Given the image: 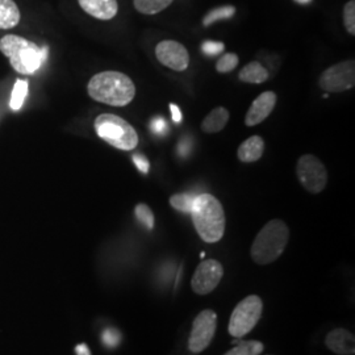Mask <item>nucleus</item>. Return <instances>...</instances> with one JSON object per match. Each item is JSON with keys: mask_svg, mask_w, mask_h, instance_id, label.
Here are the masks:
<instances>
[{"mask_svg": "<svg viewBox=\"0 0 355 355\" xmlns=\"http://www.w3.org/2000/svg\"><path fill=\"white\" fill-rule=\"evenodd\" d=\"M87 92L95 102L111 107H125L135 99L136 86L125 74L108 70L98 73L89 79Z\"/></svg>", "mask_w": 355, "mask_h": 355, "instance_id": "1", "label": "nucleus"}, {"mask_svg": "<svg viewBox=\"0 0 355 355\" xmlns=\"http://www.w3.org/2000/svg\"><path fill=\"white\" fill-rule=\"evenodd\" d=\"M0 51L8 58L13 70L21 76H33L45 62L48 49L17 35L0 38Z\"/></svg>", "mask_w": 355, "mask_h": 355, "instance_id": "2", "label": "nucleus"}, {"mask_svg": "<svg viewBox=\"0 0 355 355\" xmlns=\"http://www.w3.org/2000/svg\"><path fill=\"white\" fill-rule=\"evenodd\" d=\"M191 216L195 229L204 242L215 243L224 237L227 223L225 212L214 195H196Z\"/></svg>", "mask_w": 355, "mask_h": 355, "instance_id": "3", "label": "nucleus"}, {"mask_svg": "<svg viewBox=\"0 0 355 355\" xmlns=\"http://www.w3.org/2000/svg\"><path fill=\"white\" fill-rule=\"evenodd\" d=\"M290 229L284 221L274 218L268 221L255 236L252 245V259L257 265L266 266L275 262L287 248Z\"/></svg>", "mask_w": 355, "mask_h": 355, "instance_id": "4", "label": "nucleus"}, {"mask_svg": "<svg viewBox=\"0 0 355 355\" xmlns=\"http://www.w3.org/2000/svg\"><path fill=\"white\" fill-rule=\"evenodd\" d=\"M94 129L103 141L119 150L130 152L139 145L136 129L117 114H99L94 121Z\"/></svg>", "mask_w": 355, "mask_h": 355, "instance_id": "5", "label": "nucleus"}, {"mask_svg": "<svg viewBox=\"0 0 355 355\" xmlns=\"http://www.w3.org/2000/svg\"><path fill=\"white\" fill-rule=\"evenodd\" d=\"M263 303L262 299L257 295H250L241 300L229 320V333L233 337L241 338L250 333L258 324L259 318L262 316Z\"/></svg>", "mask_w": 355, "mask_h": 355, "instance_id": "6", "label": "nucleus"}, {"mask_svg": "<svg viewBox=\"0 0 355 355\" xmlns=\"http://www.w3.org/2000/svg\"><path fill=\"white\" fill-rule=\"evenodd\" d=\"M296 174L302 186L309 193H320L328 184L327 167L313 154H304L299 158Z\"/></svg>", "mask_w": 355, "mask_h": 355, "instance_id": "7", "label": "nucleus"}, {"mask_svg": "<svg viewBox=\"0 0 355 355\" xmlns=\"http://www.w3.org/2000/svg\"><path fill=\"white\" fill-rule=\"evenodd\" d=\"M318 86L327 92H343L355 86V62L346 60L340 64H333L318 78Z\"/></svg>", "mask_w": 355, "mask_h": 355, "instance_id": "8", "label": "nucleus"}, {"mask_svg": "<svg viewBox=\"0 0 355 355\" xmlns=\"http://www.w3.org/2000/svg\"><path fill=\"white\" fill-rule=\"evenodd\" d=\"M216 327L217 313L215 311L205 309L196 316L189 338V349L192 353L199 354L211 345L215 337Z\"/></svg>", "mask_w": 355, "mask_h": 355, "instance_id": "9", "label": "nucleus"}, {"mask_svg": "<svg viewBox=\"0 0 355 355\" xmlns=\"http://www.w3.org/2000/svg\"><path fill=\"white\" fill-rule=\"evenodd\" d=\"M224 277V267L216 259H205L196 267L191 287L198 295H208L216 290Z\"/></svg>", "mask_w": 355, "mask_h": 355, "instance_id": "10", "label": "nucleus"}, {"mask_svg": "<svg viewBox=\"0 0 355 355\" xmlns=\"http://www.w3.org/2000/svg\"><path fill=\"white\" fill-rule=\"evenodd\" d=\"M155 57L159 64L174 71H184L190 64L189 51L173 40L161 41L155 48Z\"/></svg>", "mask_w": 355, "mask_h": 355, "instance_id": "11", "label": "nucleus"}, {"mask_svg": "<svg viewBox=\"0 0 355 355\" xmlns=\"http://www.w3.org/2000/svg\"><path fill=\"white\" fill-rule=\"evenodd\" d=\"M277 99L278 98L274 91L262 92L250 105L248 114L245 116V124L248 127H255V125L263 123L274 111V108L277 105Z\"/></svg>", "mask_w": 355, "mask_h": 355, "instance_id": "12", "label": "nucleus"}, {"mask_svg": "<svg viewBox=\"0 0 355 355\" xmlns=\"http://www.w3.org/2000/svg\"><path fill=\"white\" fill-rule=\"evenodd\" d=\"M325 345L334 354L354 355L355 353L354 334L343 328L329 331L325 338Z\"/></svg>", "mask_w": 355, "mask_h": 355, "instance_id": "13", "label": "nucleus"}, {"mask_svg": "<svg viewBox=\"0 0 355 355\" xmlns=\"http://www.w3.org/2000/svg\"><path fill=\"white\" fill-rule=\"evenodd\" d=\"M85 12L98 20H112L119 12L117 0H78Z\"/></svg>", "mask_w": 355, "mask_h": 355, "instance_id": "14", "label": "nucleus"}, {"mask_svg": "<svg viewBox=\"0 0 355 355\" xmlns=\"http://www.w3.org/2000/svg\"><path fill=\"white\" fill-rule=\"evenodd\" d=\"M265 153V141L259 136H252L250 139L243 141L239 150L237 157L242 164H253L262 158Z\"/></svg>", "mask_w": 355, "mask_h": 355, "instance_id": "15", "label": "nucleus"}, {"mask_svg": "<svg viewBox=\"0 0 355 355\" xmlns=\"http://www.w3.org/2000/svg\"><path fill=\"white\" fill-rule=\"evenodd\" d=\"M229 111L224 107H216L209 114L204 117L202 121V130L204 133L212 135V133H218L221 132L224 128L227 127L228 124Z\"/></svg>", "mask_w": 355, "mask_h": 355, "instance_id": "16", "label": "nucleus"}, {"mask_svg": "<svg viewBox=\"0 0 355 355\" xmlns=\"http://www.w3.org/2000/svg\"><path fill=\"white\" fill-rule=\"evenodd\" d=\"M20 19L21 13L15 0H0V29H12Z\"/></svg>", "mask_w": 355, "mask_h": 355, "instance_id": "17", "label": "nucleus"}, {"mask_svg": "<svg viewBox=\"0 0 355 355\" xmlns=\"http://www.w3.org/2000/svg\"><path fill=\"white\" fill-rule=\"evenodd\" d=\"M239 79L245 83L259 85L268 79V71L263 64H259L258 61H252L241 69L239 73Z\"/></svg>", "mask_w": 355, "mask_h": 355, "instance_id": "18", "label": "nucleus"}, {"mask_svg": "<svg viewBox=\"0 0 355 355\" xmlns=\"http://www.w3.org/2000/svg\"><path fill=\"white\" fill-rule=\"evenodd\" d=\"M173 0H133L135 8L144 15H155L166 10Z\"/></svg>", "mask_w": 355, "mask_h": 355, "instance_id": "19", "label": "nucleus"}, {"mask_svg": "<svg viewBox=\"0 0 355 355\" xmlns=\"http://www.w3.org/2000/svg\"><path fill=\"white\" fill-rule=\"evenodd\" d=\"M28 91H29V83L23 79H17L13 86L11 101H10V107L12 111H19L23 108L28 96Z\"/></svg>", "mask_w": 355, "mask_h": 355, "instance_id": "20", "label": "nucleus"}, {"mask_svg": "<svg viewBox=\"0 0 355 355\" xmlns=\"http://www.w3.org/2000/svg\"><path fill=\"white\" fill-rule=\"evenodd\" d=\"M195 198H196V195H192V193H175L170 198L168 202L174 209L191 215L192 207L195 203Z\"/></svg>", "mask_w": 355, "mask_h": 355, "instance_id": "21", "label": "nucleus"}, {"mask_svg": "<svg viewBox=\"0 0 355 355\" xmlns=\"http://www.w3.org/2000/svg\"><path fill=\"white\" fill-rule=\"evenodd\" d=\"M265 345L259 341H245L240 343L236 347L229 350L224 355H259L263 353Z\"/></svg>", "mask_w": 355, "mask_h": 355, "instance_id": "22", "label": "nucleus"}, {"mask_svg": "<svg viewBox=\"0 0 355 355\" xmlns=\"http://www.w3.org/2000/svg\"><path fill=\"white\" fill-rule=\"evenodd\" d=\"M234 13H236V8L233 6H224V7L215 8L211 12H208V15L204 17V26H209L216 21H218V20H223V19H229Z\"/></svg>", "mask_w": 355, "mask_h": 355, "instance_id": "23", "label": "nucleus"}, {"mask_svg": "<svg viewBox=\"0 0 355 355\" xmlns=\"http://www.w3.org/2000/svg\"><path fill=\"white\" fill-rule=\"evenodd\" d=\"M239 55L234 53H225L224 55H221L217 62H216V70L220 74H227L233 71L237 66H239Z\"/></svg>", "mask_w": 355, "mask_h": 355, "instance_id": "24", "label": "nucleus"}, {"mask_svg": "<svg viewBox=\"0 0 355 355\" xmlns=\"http://www.w3.org/2000/svg\"><path fill=\"white\" fill-rule=\"evenodd\" d=\"M135 214H136L137 220L145 228L148 230H152L154 228V215H153V211L149 208V205L144 203L137 204Z\"/></svg>", "mask_w": 355, "mask_h": 355, "instance_id": "25", "label": "nucleus"}, {"mask_svg": "<svg viewBox=\"0 0 355 355\" xmlns=\"http://www.w3.org/2000/svg\"><path fill=\"white\" fill-rule=\"evenodd\" d=\"M343 24L346 31L354 36L355 35V1L350 0L343 7Z\"/></svg>", "mask_w": 355, "mask_h": 355, "instance_id": "26", "label": "nucleus"}, {"mask_svg": "<svg viewBox=\"0 0 355 355\" xmlns=\"http://www.w3.org/2000/svg\"><path fill=\"white\" fill-rule=\"evenodd\" d=\"M225 49V45L223 42L217 41H204L202 44V53H204L207 57H215L221 54Z\"/></svg>", "mask_w": 355, "mask_h": 355, "instance_id": "27", "label": "nucleus"}, {"mask_svg": "<svg viewBox=\"0 0 355 355\" xmlns=\"http://www.w3.org/2000/svg\"><path fill=\"white\" fill-rule=\"evenodd\" d=\"M121 340V334L119 330L114 329V328H108L104 330L103 333V343L107 347H116L119 346Z\"/></svg>", "mask_w": 355, "mask_h": 355, "instance_id": "28", "label": "nucleus"}, {"mask_svg": "<svg viewBox=\"0 0 355 355\" xmlns=\"http://www.w3.org/2000/svg\"><path fill=\"white\" fill-rule=\"evenodd\" d=\"M133 162H135V165L140 170L142 174L146 175V174L149 173V170H150V162H149V159H148L144 154H141V153L133 154Z\"/></svg>", "mask_w": 355, "mask_h": 355, "instance_id": "29", "label": "nucleus"}, {"mask_svg": "<svg viewBox=\"0 0 355 355\" xmlns=\"http://www.w3.org/2000/svg\"><path fill=\"white\" fill-rule=\"evenodd\" d=\"M150 129H152L154 133L157 135H164L166 130H167V124H166L165 120L158 117V119H154L150 124Z\"/></svg>", "mask_w": 355, "mask_h": 355, "instance_id": "30", "label": "nucleus"}, {"mask_svg": "<svg viewBox=\"0 0 355 355\" xmlns=\"http://www.w3.org/2000/svg\"><path fill=\"white\" fill-rule=\"evenodd\" d=\"M170 111H171V117L175 123H180L182 121V111L179 110L177 104H170Z\"/></svg>", "mask_w": 355, "mask_h": 355, "instance_id": "31", "label": "nucleus"}, {"mask_svg": "<svg viewBox=\"0 0 355 355\" xmlns=\"http://www.w3.org/2000/svg\"><path fill=\"white\" fill-rule=\"evenodd\" d=\"M178 149H179V154H180V155H187V154L190 153L191 149L189 141H180Z\"/></svg>", "mask_w": 355, "mask_h": 355, "instance_id": "32", "label": "nucleus"}, {"mask_svg": "<svg viewBox=\"0 0 355 355\" xmlns=\"http://www.w3.org/2000/svg\"><path fill=\"white\" fill-rule=\"evenodd\" d=\"M76 355H91L89 346L86 343H79L76 347Z\"/></svg>", "mask_w": 355, "mask_h": 355, "instance_id": "33", "label": "nucleus"}, {"mask_svg": "<svg viewBox=\"0 0 355 355\" xmlns=\"http://www.w3.org/2000/svg\"><path fill=\"white\" fill-rule=\"evenodd\" d=\"M293 1L297 4H309L312 0H293Z\"/></svg>", "mask_w": 355, "mask_h": 355, "instance_id": "34", "label": "nucleus"}]
</instances>
